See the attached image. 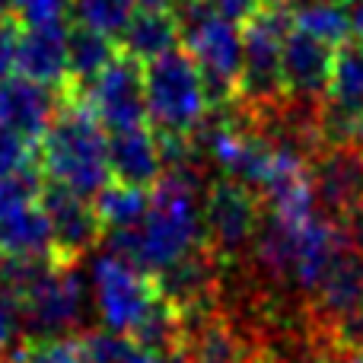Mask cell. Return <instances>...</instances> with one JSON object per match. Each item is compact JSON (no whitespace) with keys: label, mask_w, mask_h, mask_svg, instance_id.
Returning a JSON list of instances; mask_svg holds the SVG:
<instances>
[{"label":"cell","mask_w":363,"mask_h":363,"mask_svg":"<svg viewBox=\"0 0 363 363\" xmlns=\"http://www.w3.org/2000/svg\"><path fill=\"white\" fill-rule=\"evenodd\" d=\"M0 249L13 252V255H51L55 258L51 223L38 201L0 217Z\"/></svg>","instance_id":"cell-21"},{"label":"cell","mask_w":363,"mask_h":363,"mask_svg":"<svg viewBox=\"0 0 363 363\" xmlns=\"http://www.w3.org/2000/svg\"><path fill=\"white\" fill-rule=\"evenodd\" d=\"M70 0H16L13 13L23 26H48V23H64L67 19Z\"/></svg>","instance_id":"cell-30"},{"label":"cell","mask_w":363,"mask_h":363,"mask_svg":"<svg viewBox=\"0 0 363 363\" xmlns=\"http://www.w3.org/2000/svg\"><path fill=\"white\" fill-rule=\"evenodd\" d=\"M118 48L125 55L138 57L140 64L153 61V57L166 55V51L179 48L182 42V19L176 6H144L131 13L125 29L118 32Z\"/></svg>","instance_id":"cell-19"},{"label":"cell","mask_w":363,"mask_h":363,"mask_svg":"<svg viewBox=\"0 0 363 363\" xmlns=\"http://www.w3.org/2000/svg\"><path fill=\"white\" fill-rule=\"evenodd\" d=\"M23 338H26L23 303L10 290L0 287V351H13Z\"/></svg>","instance_id":"cell-29"},{"label":"cell","mask_w":363,"mask_h":363,"mask_svg":"<svg viewBox=\"0 0 363 363\" xmlns=\"http://www.w3.org/2000/svg\"><path fill=\"white\" fill-rule=\"evenodd\" d=\"M38 163V147L29 144L23 134H16L13 128L0 125V179L13 176V172L26 169V166Z\"/></svg>","instance_id":"cell-28"},{"label":"cell","mask_w":363,"mask_h":363,"mask_svg":"<svg viewBox=\"0 0 363 363\" xmlns=\"http://www.w3.org/2000/svg\"><path fill=\"white\" fill-rule=\"evenodd\" d=\"M335 45L322 42V38L309 35L303 29H290L287 42H284V83H287V96L306 106H322L328 96V83H332L335 67Z\"/></svg>","instance_id":"cell-14"},{"label":"cell","mask_w":363,"mask_h":363,"mask_svg":"<svg viewBox=\"0 0 363 363\" xmlns=\"http://www.w3.org/2000/svg\"><path fill=\"white\" fill-rule=\"evenodd\" d=\"M153 296H157L153 274L140 271L138 264L125 262V258L112 255V252L96 258L93 300H96V313H99L102 328L128 335L134 328V322L140 319V313L150 306Z\"/></svg>","instance_id":"cell-8"},{"label":"cell","mask_w":363,"mask_h":363,"mask_svg":"<svg viewBox=\"0 0 363 363\" xmlns=\"http://www.w3.org/2000/svg\"><path fill=\"white\" fill-rule=\"evenodd\" d=\"M325 363H363V351H347V347L332 345V347H328Z\"/></svg>","instance_id":"cell-33"},{"label":"cell","mask_w":363,"mask_h":363,"mask_svg":"<svg viewBox=\"0 0 363 363\" xmlns=\"http://www.w3.org/2000/svg\"><path fill=\"white\" fill-rule=\"evenodd\" d=\"M325 102L347 115H363V45L357 38H347L335 51V67Z\"/></svg>","instance_id":"cell-22"},{"label":"cell","mask_w":363,"mask_h":363,"mask_svg":"<svg viewBox=\"0 0 363 363\" xmlns=\"http://www.w3.org/2000/svg\"><path fill=\"white\" fill-rule=\"evenodd\" d=\"M182 19V42L191 51L204 80L207 108H226L239 99L242 77V32L236 23L211 10L207 0H182L176 6Z\"/></svg>","instance_id":"cell-3"},{"label":"cell","mask_w":363,"mask_h":363,"mask_svg":"<svg viewBox=\"0 0 363 363\" xmlns=\"http://www.w3.org/2000/svg\"><path fill=\"white\" fill-rule=\"evenodd\" d=\"M57 108H61L57 89L42 86L29 77L16 74L0 83V125L23 134L29 144L38 147V140L45 138V131L55 121Z\"/></svg>","instance_id":"cell-15"},{"label":"cell","mask_w":363,"mask_h":363,"mask_svg":"<svg viewBox=\"0 0 363 363\" xmlns=\"http://www.w3.org/2000/svg\"><path fill=\"white\" fill-rule=\"evenodd\" d=\"M10 363H86L80 335H29L10 351Z\"/></svg>","instance_id":"cell-25"},{"label":"cell","mask_w":363,"mask_h":363,"mask_svg":"<svg viewBox=\"0 0 363 363\" xmlns=\"http://www.w3.org/2000/svg\"><path fill=\"white\" fill-rule=\"evenodd\" d=\"M128 338H131V345L138 347V351L157 354V357L179 363V354H182V313L157 294L150 300V306L140 313V319L134 322V328L128 332Z\"/></svg>","instance_id":"cell-20"},{"label":"cell","mask_w":363,"mask_h":363,"mask_svg":"<svg viewBox=\"0 0 363 363\" xmlns=\"http://www.w3.org/2000/svg\"><path fill=\"white\" fill-rule=\"evenodd\" d=\"M296 4H300V0H296Z\"/></svg>","instance_id":"cell-39"},{"label":"cell","mask_w":363,"mask_h":363,"mask_svg":"<svg viewBox=\"0 0 363 363\" xmlns=\"http://www.w3.org/2000/svg\"><path fill=\"white\" fill-rule=\"evenodd\" d=\"M38 204L48 213L51 236H55V262L57 264H80L96 245L106 239V226L96 217L89 198L70 191L61 182L45 179Z\"/></svg>","instance_id":"cell-9"},{"label":"cell","mask_w":363,"mask_h":363,"mask_svg":"<svg viewBox=\"0 0 363 363\" xmlns=\"http://www.w3.org/2000/svg\"><path fill=\"white\" fill-rule=\"evenodd\" d=\"M354 38L363 45V6H354Z\"/></svg>","instance_id":"cell-35"},{"label":"cell","mask_w":363,"mask_h":363,"mask_svg":"<svg viewBox=\"0 0 363 363\" xmlns=\"http://www.w3.org/2000/svg\"><path fill=\"white\" fill-rule=\"evenodd\" d=\"M347 6H363V0H345Z\"/></svg>","instance_id":"cell-37"},{"label":"cell","mask_w":363,"mask_h":363,"mask_svg":"<svg viewBox=\"0 0 363 363\" xmlns=\"http://www.w3.org/2000/svg\"><path fill=\"white\" fill-rule=\"evenodd\" d=\"M134 10H138V0H70V13L77 23H86L112 38H118Z\"/></svg>","instance_id":"cell-26"},{"label":"cell","mask_w":363,"mask_h":363,"mask_svg":"<svg viewBox=\"0 0 363 363\" xmlns=\"http://www.w3.org/2000/svg\"><path fill=\"white\" fill-rule=\"evenodd\" d=\"M290 29H294V10H284V6H262V13L242 26L239 102L252 112V118L274 112L287 102L284 42Z\"/></svg>","instance_id":"cell-4"},{"label":"cell","mask_w":363,"mask_h":363,"mask_svg":"<svg viewBox=\"0 0 363 363\" xmlns=\"http://www.w3.org/2000/svg\"><path fill=\"white\" fill-rule=\"evenodd\" d=\"M147 121L157 134H191L207 115L204 80L188 48H172L144 64Z\"/></svg>","instance_id":"cell-5"},{"label":"cell","mask_w":363,"mask_h":363,"mask_svg":"<svg viewBox=\"0 0 363 363\" xmlns=\"http://www.w3.org/2000/svg\"><path fill=\"white\" fill-rule=\"evenodd\" d=\"M26 338L29 335H74L86 315V281L80 264H51L23 294Z\"/></svg>","instance_id":"cell-7"},{"label":"cell","mask_w":363,"mask_h":363,"mask_svg":"<svg viewBox=\"0 0 363 363\" xmlns=\"http://www.w3.org/2000/svg\"><path fill=\"white\" fill-rule=\"evenodd\" d=\"M108 169H112V182L153 191V185L163 179V150H160L157 131L150 125L112 131L108 134Z\"/></svg>","instance_id":"cell-16"},{"label":"cell","mask_w":363,"mask_h":363,"mask_svg":"<svg viewBox=\"0 0 363 363\" xmlns=\"http://www.w3.org/2000/svg\"><path fill=\"white\" fill-rule=\"evenodd\" d=\"M211 10L217 16H223L226 23H236V26H245L252 16H258L264 6V0H207Z\"/></svg>","instance_id":"cell-32"},{"label":"cell","mask_w":363,"mask_h":363,"mask_svg":"<svg viewBox=\"0 0 363 363\" xmlns=\"http://www.w3.org/2000/svg\"><path fill=\"white\" fill-rule=\"evenodd\" d=\"M128 363H172V360L157 357V354H147V351H134L131 357H128Z\"/></svg>","instance_id":"cell-34"},{"label":"cell","mask_w":363,"mask_h":363,"mask_svg":"<svg viewBox=\"0 0 363 363\" xmlns=\"http://www.w3.org/2000/svg\"><path fill=\"white\" fill-rule=\"evenodd\" d=\"M264 204L255 188L230 176H213L201 201L204 242L220 255V262H245L262 226Z\"/></svg>","instance_id":"cell-6"},{"label":"cell","mask_w":363,"mask_h":363,"mask_svg":"<svg viewBox=\"0 0 363 363\" xmlns=\"http://www.w3.org/2000/svg\"><path fill=\"white\" fill-rule=\"evenodd\" d=\"M204 191V182L176 172H163V179L153 185L150 211L140 223V239H144L140 268L147 274H157L160 268L204 242V220H201Z\"/></svg>","instance_id":"cell-2"},{"label":"cell","mask_w":363,"mask_h":363,"mask_svg":"<svg viewBox=\"0 0 363 363\" xmlns=\"http://www.w3.org/2000/svg\"><path fill=\"white\" fill-rule=\"evenodd\" d=\"M294 26L338 48L354 35V13L345 0H300L294 6Z\"/></svg>","instance_id":"cell-23"},{"label":"cell","mask_w":363,"mask_h":363,"mask_svg":"<svg viewBox=\"0 0 363 363\" xmlns=\"http://www.w3.org/2000/svg\"><path fill=\"white\" fill-rule=\"evenodd\" d=\"M16 74L61 89L67 80V19L48 26H23Z\"/></svg>","instance_id":"cell-18"},{"label":"cell","mask_w":363,"mask_h":363,"mask_svg":"<svg viewBox=\"0 0 363 363\" xmlns=\"http://www.w3.org/2000/svg\"><path fill=\"white\" fill-rule=\"evenodd\" d=\"M4 363H10V360H4Z\"/></svg>","instance_id":"cell-38"},{"label":"cell","mask_w":363,"mask_h":363,"mask_svg":"<svg viewBox=\"0 0 363 363\" xmlns=\"http://www.w3.org/2000/svg\"><path fill=\"white\" fill-rule=\"evenodd\" d=\"M354 315H363V252L345 242L341 255L328 268L325 281L309 300V319L322 335H332Z\"/></svg>","instance_id":"cell-13"},{"label":"cell","mask_w":363,"mask_h":363,"mask_svg":"<svg viewBox=\"0 0 363 363\" xmlns=\"http://www.w3.org/2000/svg\"><path fill=\"white\" fill-rule=\"evenodd\" d=\"M319 211L338 223L363 207V147H322L309 160Z\"/></svg>","instance_id":"cell-12"},{"label":"cell","mask_w":363,"mask_h":363,"mask_svg":"<svg viewBox=\"0 0 363 363\" xmlns=\"http://www.w3.org/2000/svg\"><path fill=\"white\" fill-rule=\"evenodd\" d=\"M80 347L86 363H128V357L138 351L128 335L108 332V328H83Z\"/></svg>","instance_id":"cell-27"},{"label":"cell","mask_w":363,"mask_h":363,"mask_svg":"<svg viewBox=\"0 0 363 363\" xmlns=\"http://www.w3.org/2000/svg\"><path fill=\"white\" fill-rule=\"evenodd\" d=\"M144 6H172V0H140Z\"/></svg>","instance_id":"cell-36"},{"label":"cell","mask_w":363,"mask_h":363,"mask_svg":"<svg viewBox=\"0 0 363 363\" xmlns=\"http://www.w3.org/2000/svg\"><path fill=\"white\" fill-rule=\"evenodd\" d=\"M86 102L108 134L150 125L147 121V96H144V64L138 57L118 51V57L89 86Z\"/></svg>","instance_id":"cell-10"},{"label":"cell","mask_w":363,"mask_h":363,"mask_svg":"<svg viewBox=\"0 0 363 363\" xmlns=\"http://www.w3.org/2000/svg\"><path fill=\"white\" fill-rule=\"evenodd\" d=\"M19 38H23V23L16 13H0V83L16 77Z\"/></svg>","instance_id":"cell-31"},{"label":"cell","mask_w":363,"mask_h":363,"mask_svg":"<svg viewBox=\"0 0 363 363\" xmlns=\"http://www.w3.org/2000/svg\"><path fill=\"white\" fill-rule=\"evenodd\" d=\"M220 277H223V262L211 245L201 242L160 268L153 274V287L179 313H194V309L220 306Z\"/></svg>","instance_id":"cell-11"},{"label":"cell","mask_w":363,"mask_h":363,"mask_svg":"<svg viewBox=\"0 0 363 363\" xmlns=\"http://www.w3.org/2000/svg\"><path fill=\"white\" fill-rule=\"evenodd\" d=\"M38 166H42L45 179L61 182L83 198L99 194L112 182L108 131L96 118L86 99H64L61 96L55 121L38 140Z\"/></svg>","instance_id":"cell-1"},{"label":"cell","mask_w":363,"mask_h":363,"mask_svg":"<svg viewBox=\"0 0 363 363\" xmlns=\"http://www.w3.org/2000/svg\"><path fill=\"white\" fill-rule=\"evenodd\" d=\"M96 217L102 220L106 230H128V226H140L150 211V191L134 185H121V182H108L99 194H93Z\"/></svg>","instance_id":"cell-24"},{"label":"cell","mask_w":363,"mask_h":363,"mask_svg":"<svg viewBox=\"0 0 363 363\" xmlns=\"http://www.w3.org/2000/svg\"><path fill=\"white\" fill-rule=\"evenodd\" d=\"M118 42L86 23H67V80L57 93L64 99H86L96 77L118 57Z\"/></svg>","instance_id":"cell-17"}]
</instances>
